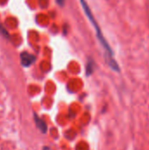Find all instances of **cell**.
<instances>
[{
	"instance_id": "3",
	"label": "cell",
	"mask_w": 149,
	"mask_h": 150,
	"mask_svg": "<svg viewBox=\"0 0 149 150\" xmlns=\"http://www.w3.org/2000/svg\"><path fill=\"white\" fill-rule=\"evenodd\" d=\"M33 119H34V122H35V125H36L37 128L42 134H46L47 132V126L45 123V121L41 118H40L35 112L33 113Z\"/></svg>"
},
{
	"instance_id": "1",
	"label": "cell",
	"mask_w": 149,
	"mask_h": 150,
	"mask_svg": "<svg viewBox=\"0 0 149 150\" xmlns=\"http://www.w3.org/2000/svg\"><path fill=\"white\" fill-rule=\"evenodd\" d=\"M80 3H81V5H82L83 11H84V13L86 14V16L88 17L89 20L90 21V23L92 24V25H93L94 28H95V31H96V33H97V37L99 42L101 43V45H102V46L104 47V48H105V53H106V62H107V64L109 65V67H110L112 70H114V71H116V72H119V71H120V68H119V64L117 63V62L115 61V59L113 58L114 53H113L112 47H110V45L108 44L107 40H106L105 38L104 37V34H103V33H102V31H101V28H100V26L98 25V24H97L96 18H94V16H93V14H92V11H91V10H90L89 4H87V2H86L85 0H80Z\"/></svg>"
},
{
	"instance_id": "5",
	"label": "cell",
	"mask_w": 149,
	"mask_h": 150,
	"mask_svg": "<svg viewBox=\"0 0 149 150\" xmlns=\"http://www.w3.org/2000/svg\"><path fill=\"white\" fill-rule=\"evenodd\" d=\"M56 3L60 5V6H63L65 4V0H56Z\"/></svg>"
},
{
	"instance_id": "4",
	"label": "cell",
	"mask_w": 149,
	"mask_h": 150,
	"mask_svg": "<svg viewBox=\"0 0 149 150\" xmlns=\"http://www.w3.org/2000/svg\"><path fill=\"white\" fill-rule=\"evenodd\" d=\"M94 69H95V62L93 59H89L87 61L86 63V76H90V75H92V73L94 72Z\"/></svg>"
},
{
	"instance_id": "2",
	"label": "cell",
	"mask_w": 149,
	"mask_h": 150,
	"mask_svg": "<svg viewBox=\"0 0 149 150\" xmlns=\"http://www.w3.org/2000/svg\"><path fill=\"white\" fill-rule=\"evenodd\" d=\"M20 58H21V64L24 67H30L35 61H36V57L33 54H31L27 52H24L20 54Z\"/></svg>"
},
{
	"instance_id": "6",
	"label": "cell",
	"mask_w": 149,
	"mask_h": 150,
	"mask_svg": "<svg viewBox=\"0 0 149 150\" xmlns=\"http://www.w3.org/2000/svg\"><path fill=\"white\" fill-rule=\"evenodd\" d=\"M43 150H51V149L48 148V147H44V148H43Z\"/></svg>"
}]
</instances>
